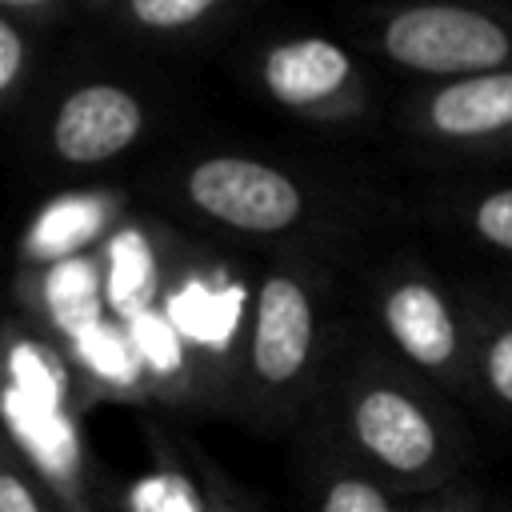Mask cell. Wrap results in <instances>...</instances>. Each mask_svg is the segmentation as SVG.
I'll use <instances>...</instances> for the list:
<instances>
[{
	"instance_id": "cell-1",
	"label": "cell",
	"mask_w": 512,
	"mask_h": 512,
	"mask_svg": "<svg viewBox=\"0 0 512 512\" xmlns=\"http://www.w3.org/2000/svg\"><path fill=\"white\" fill-rule=\"evenodd\" d=\"M340 452L416 496L468 476L472 436L452 400L412 368H372L344 384Z\"/></svg>"
},
{
	"instance_id": "cell-2",
	"label": "cell",
	"mask_w": 512,
	"mask_h": 512,
	"mask_svg": "<svg viewBox=\"0 0 512 512\" xmlns=\"http://www.w3.org/2000/svg\"><path fill=\"white\" fill-rule=\"evenodd\" d=\"M384 56L416 76L460 80L512 68V8L496 0H412L380 28Z\"/></svg>"
},
{
	"instance_id": "cell-3",
	"label": "cell",
	"mask_w": 512,
	"mask_h": 512,
	"mask_svg": "<svg viewBox=\"0 0 512 512\" xmlns=\"http://www.w3.org/2000/svg\"><path fill=\"white\" fill-rule=\"evenodd\" d=\"M380 324L396 356L444 396L472 400V304L436 276L404 272L380 292Z\"/></svg>"
},
{
	"instance_id": "cell-4",
	"label": "cell",
	"mask_w": 512,
	"mask_h": 512,
	"mask_svg": "<svg viewBox=\"0 0 512 512\" xmlns=\"http://www.w3.org/2000/svg\"><path fill=\"white\" fill-rule=\"evenodd\" d=\"M412 124L452 152L512 156V68L436 80L416 96Z\"/></svg>"
},
{
	"instance_id": "cell-5",
	"label": "cell",
	"mask_w": 512,
	"mask_h": 512,
	"mask_svg": "<svg viewBox=\"0 0 512 512\" xmlns=\"http://www.w3.org/2000/svg\"><path fill=\"white\" fill-rule=\"evenodd\" d=\"M192 200L224 224L244 232H280L300 216V188L256 160L216 156L188 176Z\"/></svg>"
},
{
	"instance_id": "cell-6",
	"label": "cell",
	"mask_w": 512,
	"mask_h": 512,
	"mask_svg": "<svg viewBox=\"0 0 512 512\" xmlns=\"http://www.w3.org/2000/svg\"><path fill=\"white\" fill-rule=\"evenodd\" d=\"M312 352H316V312L304 284L292 276H268L256 300V324L248 344L252 376L272 392H288L304 380Z\"/></svg>"
},
{
	"instance_id": "cell-7",
	"label": "cell",
	"mask_w": 512,
	"mask_h": 512,
	"mask_svg": "<svg viewBox=\"0 0 512 512\" xmlns=\"http://www.w3.org/2000/svg\"><path fill=\"white\" fill-rule=\"evenodd\" d=\"M140 132V108L124 88L92 84L64 100L56 116V148L64 160L96 164L116 152H124Z\"/></svg>"
},
{
	"instance_id": "cell-8",
	"label": "cell",
	"mask_w": 512,
	"mask_h": 512,
	"mask_svg": "<svg viewBox=\"0 0 512 512\" xmlns=\"http://www.w3.org/2000/svg\"><path fill=\"white\" fill-rule=\"evenodd\" d=\"M264 84L280 104L316 108L328 100H348L352 92V60L344 48L320 36L288 40L268 52L264 60Z\"/></svg>"
},
{
	"instance_id": "cell-9",
	"label": "cell",
	"mask_w": 512,
	"mask_h": 512,
	"mask_svg": "<svg viewBox=\"0 0 512 512\" xmlns=\"http://www.w3.org/2000/svg\"><path fill=\"white\" fill-rule=\"evenodd\" d=\"M472 400L512 420V300H472Z\"/></svg>"
},
{
	"instance_id": "cell-10",
	"label": "cell",
	"mask_w": 512,
	"mask_h": 512,
	"mask_svg": "<svg viewBox=\"0 0 512 512\" xmlns=\"http://www.w3.org/2000/svg\"><path fill=\"white\" fill-rule=\"evenodd\" d=\"M312 512H408V496L336 448L316 480Z\"/></svg>"
},
{
	"instance_id": "cell-11",
	"label": "cell",
	"mask_w": 512,
	"mask_h": 512,
	"mask_svg": "<svg viewBox=\"0 0 512 512\" xmlns=\"http://www.w3.org/2000/svg\"><path fill=\"white\" fill-rule=\"evenodd\" d=\"M96 232H100V204L88 196H72V200L52 204L36 220L28 236V252L40 260H72V252L84 248Z\"/></svg>"
},
{
	"instance_id": "cell-12",
	"label": "cell",
	"mask_w": 512,
	"mask_h": 512,
	"mask_svg": "<svg viewBox=\"0 0 512 512\" xmlns=\"http://www.w3.org/2000/svg\"><path fill=\"white\" fill-rule=\"evenodd\" d=\"M244 304V288H228V292H208L204 284L184 288L172 304H168V320L176 332L204 340V344H224L236 316Z\"/></svg>"
},
{
	"instance_id": "cell-13",
	"label": "cell",
	"mask_w": 512,
	"mask_h": 512,
	"mask_svg": "<svg viewBox=\"0 0 512 512\" xmlns=\"http://www.w3.org/2000/svg\"><path fill=\"white\" fill-rule=\"evenodd\" d=\"M48 308L56 324L76 340L80 332L100 324V292L96 272L84 260H60L48 276Z\"/></svg>"
},
{
	"instance_id": "cell-14",
	"label": "cell",
	"mask_w": 512,
	"mask_h": 512,
	"mask_svg": "<svg viewBox=\"0 0 512 512\" xmlns=\"http://www.w3.org/2000/svg\"><path fill=\"white\" fill-rule=\"evenodd\" d=\"M108 288H112L116 312H124L128 320L144 312V304L152 296V256H148V248H144V240L136 232H120L112 240V276H108Z\"/></svg>"
},
{
	"instance_id": "cell-15",
	"label": "cell",
	"mask_w": 512,
	"mask_h": 512,
	"mask_svg": "<svg viewBox=\"0 0 512 512\" xmlns=\"http://www.w3.org/2000/svg\"><path fill=\"white\" fill-rule=\"evenodd\" d=\"M468 236L500 256H512V184H484L460 208Z\"/></svg>"
},
{
	"instance_id": "cell-16",
	"label": "cell",
	"mask_w": 512,
	"mask_h": 512,
	"mask_svg": "<svg viewBox=\"0 0 512 512\" xmlns=\"http://www.w3.org/2000/svg\"><path fill=\"white\" fill-rule=\"evenodd\" d=\"M76 352H80V360H84L92 372H100V376L112 380V384H132V380H136L140 356H136V348H132L120 332H112L108 324H96V328L80 332V336H76Z\"/></svg>"
},
{
	"instance_id": "cell-17",
	"label": "cell",
	"mask_w": 512,
	"mask_h": 512,
	"mask_svg": "<svg viewBox=\"0 0 512 512\" xmlns=\"http://www.w3.org/2000/svg\"><path fill=\"white\" fill-rule=\"evenodd\" d=\"M128 512H204L192 480L176 472H156L132 484L128 492Z\"/></svg>"
},
{
	"instance_id": "cell-18",
	"label": "cell",
	"mask_w": 512,
	"mask_h": 512,
	"mask_svg": "<svg viewBox=\"0 0 512 512\" xmlns=\"http://www.w3.org/2000/svg\"><path fill=\"white\" fill-rule=\"evenodd\" d=\"M0 512H64L44 476L28 472L20 460H12L4 448H0Z\"/></svg>"
},
{
	"instance_id": "cell-19",
	"label": "cell",
	"mask_w": 512,
	"mask_h": 512,
	"mask_svg": "<svg viewBox=\"0 0 512 512\" xmlns=\"http://www.w3.org/2000/svg\"><path fill=\"white\" fill-rule=\"evenodd\" d=\"M8 388H16L20 396H28L44 408H60V372L32 344H20L12 352V384Z\"/></svg>"
},
{
	"instance_id": "cell-20",
	"label": "cell",
	"mask_w": 512,
	"mask_h": 512,
	"mask_svg": "<svg viewBox=\"0 0 512 512\" xmlns=\"http://www.w3.org/2000/svg\"><path fill=\"white\" fill-rule=\"evenodd\" d=\"M132 348L156 372H176L180 368V332L172 328V320H160V316H148V312L132 316Z\"/></svg>"
},
{
	"instance_id": "cell-21",
	"label": "cell",
	"mask_w": 512,
	"mask_h": 512,
	"mask_svg": "<svg viewBox=\"0 0 512 512\" xmlns=\"http://www.w3.org/2000/svg\"><path fill=\"white\" fill-rule=\"evenodd\" d=\"M492 500L496 496H488V488L480 480L460 476L440 488L408 496V512H492Z\"/></svg>"
},
{
	"instance_id": "cell-22",
	"label": "cell",
	"mask_w": 512,
	"mask_h": 512,
	"mask_svg": "<svg viewBox=\"0 0 512 512\" xmlns=\"http://www.w3.org/2000/svg\"><path fill=\"white\" fill-rule=\"evenodd\" d=\"M212 4L216 0H132V12L148 28H180V24H192L196 16H204Z\"/></svg>"
},
{
	"instance_id": "cell-23",
	"label": "cell",
	"mask_w": 512,
	"mask_h": 512,
	"mask_svg": "<svg viewBox=\"0 0 512 512\" xmlns=\"http://www.w3.org/2000/svg\"><path fill=\"white\" fill-rule=\"evenodd\" d=\"M20 60H24V48H20V36L0 20V92L16 80L20 72Z\"/></svg>"
},
{
	"instance_id": "cell-24",
	"label": "cell",
	"mask_w": 512,
	"mask_h": 512,
	"mask_svg": "<svg viewBox=\"0 0 512 512\" xmlns=\"http://www.w3.org/2000/svg\"><path fill=\"white\" fill-rule=\"evenodd\" d=\"M492 512H512V508H508L504 500H492Z\"/></svg>"
},
{
	"instance_id": "cell-25",
	"label": "cell",
	"mask_w": 512,
	"mask_h": 512,
	"mask_svg": "<svg viewBox=\"0 0 512 512\" xmlns=\"http://www.w3.org/2000/svg\"><path fill=\"white\" fill-rule=\"evenodd\" d=\"M0 4H40V0H0Z\"/></svg>"
},
{
	"instance_id": "cell-26",
	"label": "cell",
	"mask_w": 512,
	"mask_h": 512,
	"mask_svg": "<svg viewBox=\"0 0 512 512\" xmlns=\"http://www.w3.org/2000/svg\"><path fill=\"white\" fill-rule=\"evenodd\" d=\"M216 512H232V508H216Z\"/></svg>"
}]
</instances>
